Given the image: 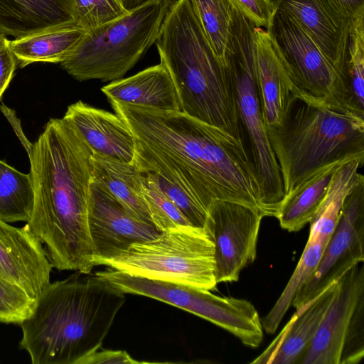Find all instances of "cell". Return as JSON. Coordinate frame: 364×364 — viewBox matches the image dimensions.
Instances as JSON below:
<instances>
[{
    "label": "cell",
    "instance_id": "7402d4cb",
    "mask_svg": "<svg viewBox=\"0 0 364 364\" xmlns=\"http://www.w3.org/2000/svg\"><path fill=\"white\" fill-rule=\"evenodd\" d=\"M92 164L93 181L104 186L132 215L154 225L143 196L142 173L133 162L93 153Z\"/></svg>",
    "mask_w": 364,
    "mask_h": 364
},
{
    "label": "cell",
    "instance_id": "74e56055",
    "mask_svg": "<svg viewBox=\"0 0 364 364\" xmlns=\"http://www.w3.org/2000/svg\"><path fill=\"white\" fill-rule=\"evenodd\" d=\"M350 20L364 12V0H331Z\"/></svg>",
    "mask_w": 364,
    "mask_h": 364
},
{
    "label": "cell",
    "instance_id": "9c48e42d",
    "mask_svg": "<svg viewBox=\"0 0 364 364\" xmlns=\"http://www.w3.org/2000/svg\"><path fill=\"white\" fill-rule=\"evenodd\" d=\"M124 294L150 297L195 314L257 348L263 339L262 321L248 301L213 294L209 290L132 276L108 267L95 273Z\"/></svg>",
    "mask_w": 364,
    "mask_h": 364
},
{
    "label": "cell",
    "instance_id": "d590c367",
    "mask_svg": "<svg viewBox=\"0 0 364 364\" xmlns=\"http://www.w3.org/2000/svg\"><path fill=\"white\" fill-rule=\"evenodd\" d=\"M85 357L80 364H100V363H140L134 360L124 350H100Z\"/></svg>",
    "mask_w": 364,
    "mask_h": 364
},
{
    "label": "cell",
    "instance_id": "484cf974",
    "mask_svg": "<svg viewBox=\"0 0 364 364\" xmlns=\"http://www.w3.org/2000/svg\"><path fill=\"white\" fill-rule=\"evenodd\" d=\"M364 160L352 159L339 165L335 170L327 193L311 220L310 235L328 241L338 221L346 198L363 176L358 168Z\"/></svg>",
    "mask_w": 364,
    "mask_h": 364
},
{
    "label": "cell",
    "instance_id": "4316f807",
    "mask_svg": "<svg viewBox=\"0 0 364 364\" xmlns=\"http://www.w3.org/2000/svg\"><path fill=\"white\" fill-rule=\"evenodd\" d=\"M327 240L315 235L309 239L300 259L284 291L270 311L262 320L263 330L274 333L293 301L315 271Z\"/></svg>",
    "mask_w": 364,
    "mask_h": 364
},
{
    "label": "cell",
    "instance_id": "3957f363",
    "mask_svg": "<svg viewBox=\"0 0 364 364\" xmlns=\"http://www.w3.org/2000/svg\"><path fill=\"white\" fill-rule=\"evenodd\" d=\"M124 293L95 274L76 271L48 284L19 324L33 364H80L101 348Z\"/></svg>",
    "mask_w": 364,
    "mask_h": 364
},
{
    "label": "cell",
    "instance_id": "ac0fdd59",
    "mask_svg": "<svg viewBox=\"0 0 364 364\" xmlns=\"http://www.w3.org/2000/svg\"><path fill=\"white\" fill-rule=\"evenodd\" d=\"M337 286L338 282L296 309L279 334L251 363L300 364L335 296Z\"/></svg>",
    "mask_w": 364,
    "mask_h": 364
},
{
    "label": "cell",
    "instance_id": "44dd1931",
    "mask_svg": "<svg viewBox=\"0 0 364 364\" xmlns=\"http://www.w3.org/2000/svg\"><path fill=\"white\" fill-rule=\"evenodd\" d=\"M73 24V0H0V34L6 37Z\"/></svg>",
    "mask_w": 364,
    "mask_h": 364
},
{
    "label": "cell",
    "instance_id": "1f68e13d",
    "mask_svg": "<svg viewBox=\"0 0 364 364\" xmlns=\"http://www.w3.org/2000/svg\"><path fill=\"white\" fill-rule=\"evenodd\" d=\"M34 300L0 278V323L20 324L31 312Z\"/></svg>",
    "mask_w": 364,
    "mask_h": 364
},
{
    "label": "cell",
    "instance_id": "f1b7e54d",
    "mask_svg": "<svg viewBox=\"0 0 364 364\" xmlns=\"http://www.w3.org/2000/svg\"><path fill=\"white\" fill-rule=\"evenodd\" d=\"M208 41L224 65L233 5L230 0H190Z\"/></svg>",
    "mask_w": 364,
    "mask_h": 364
},
{
    "label": "cell",
    "instance_id": "8fae6325",
    "mask_svg": "<svg viewBox=\"0 0 364 364\" xmlns=\"http://www.w3.org/2000/svg\"><path fill=\"white\" fill-rule=\"evenodd\" d=\"M292 85V92L328 107L338 75L310 36L288 15L275 9L267 29Z\"/></svg>",
    "mask_w": 364,
    "mask_h": 364
},
{
    "label": "cell",
    "instance_id": "7a4b0ae2",
    "mask_svg": "<svg viewBox=\"0 0 364 364\" xmlns=\"http://www.w3.org/2000/svg\"><path fill=\"white\" fill-rule=\"evenodd\" d=\"M93 152L68 119H49L28 154L33 191L31 233L46 246L53 268L91 272L89 230Z\"/></svg>",
    "mask_w": 364,
    "mask_h": 364
},
{
    "label": "cell",
    "instance_id": "4dcf8cb0",
    "mask_svg": "<svg viewBox=\"0 0 364 364\" xmlns=\"http://www.w3.org/2000/svg\"><path fill=\"white\" fill-rule=\"evenodd\" d=\"M77 25L91 31L129 12L121 0H73Z\"/></svg>",
    "mask_w": 364,
    "mask_h": 364
},
{
    "label": "cell",
    "instance_id": "f546056e",
    "mask_svg": "<svg viewBox=\"0 0 364 364\" xmlns=\"http://www.w3.org/2000/svg\"><path fill=\"white\" fill-rule=\"evenodd\" d=\"M141 181L144 200L152 223L158 230L161 232L178 225H191L150 174L142 173Z\"/></svg>",
    "mask_w": 364,
    "mask_h": 364
},
{
    "label": "cell",
    "instance_id": "30bf717a",
    "mask_svg": "<svg viewBox=\"0 0 364 364\" xmlns=\"http://www.w3.org/2000/svg\"><path fill=\"white\" fill-rule=\"evenodd\" d=\"M364 267L338 281L335 296L300 364H352L363 358Z\"/></svg>",
    "mask_w": 364,
    "mask_h": 364
},
{
    "label": "cell",
    "instance_id": "d6a6232c",
    "mask_svg": "<svg viewBox=\"0 0 364 364\" xmlns=\"http://www.w3.org/2000/svg\"><path fill=\"white\" fill-rule=\"evenodd\" d=\"M149 174L153 177L162 192L179 209L191 225L204 228L207 210L197 200L182 188L163 177L154 173Z\"/></svg>",
    "mask_w": 364,
    "mask_h": 364
},
{
    "label": "cell",
    "instance_id": "ba28073f",
    "mask_svg": "<svg viewBox=\"0 0 364 364\" xmlns=\"http://www.w3.org/2000/svg\"><path fill=\"white\" fill-rule=\"evenodd\" d=\"M93 264L209 291L218 284L213 242L204 228L191 225L163 230L153 239L130 245L114 257L94 259Z\"/></svg>",
    "mask_w": 364,
    "mask_h": 364
},
{
    "label": "cell",
    "instance_id": "d4e9b609",
    "mask_svg": "<svg viewBox=\"0 0 364 364\" xmlns=\"http://www.w3.org/2000/svg\"><path fill=\"white\" fill-rule=\"evenodd\" d=\"M341 164H333L321 169L284 196L276 216L283 229L296 232L310 223Z\"/></svg>",
    "mask_w": 364,
    "mask_h": 364
},
{
    "label": "cell",
    "instance_id": "9a60e30c",
    "mask_svg": "<svg viewBox=\"0 0 364 364\" xmlns=\"http://www.w3.org/2000/svg\"><path fill=\"white\" fill-rule=\"evenodd\" d=\"M52 266L45 248L25 225L0 218V278L35 300L50 283Z\"/></svg>",
    "mask_w": 364,
    "mask_h": 364
},
{
    "label": "cell",
    "instance_id": "83f0119b",
    "mask_svg": "<svg viewBox=\"0 0 364 364\" xmlns=\"http://www.w3.org/2000/svg\"><path fill=\"white\" fill-rule=\"evenodd\" d=\"M33 203L29 173H22L0 160V218L7 223L26 222Z\"/></svg>",
    "mask_w": 364,
    "mask_h": 364
},
{
    "label": "cell",
    "instance_id": "4fadbf2b",
    "mask_svg": "<svg viewBox=\"0 0 364 364\" xmlns=\"http://www.w3.org/2000/svg\"><path fill=\"white\" fill-rule=\"evenodd\" d=\"M263 218L247 205L227 200H215L208 207L204 228L214 245L218 284L237 281L255 261Z\"/></svg>",
    "mask_w": 364,
    "mask_h": 364
},
{
    "label": "cell",
    "instance_id": "e575fe53",
    "mask_svg": "<svg viewBox=\"0 0 364 364\" xmlns=\"http://www.w3.org/2000/svg\"><path fill=\"white\" fill-rule=\"evenodd\" d=\"M17 61L11 48L8 37L0 34V100L10 84Z\"/></svg>",
    "mask_w": 364,
    "mask_h": 364
},
{
    "label": "cell",
    "instance_id": "5bb4252c",
    "mask_svg": "<svg viewBox=\"0 0 364 364\" xmlns=\"http://www.w3.org/2000/svg\"><path fill=\"white\" fill-rule=\"evenodd\" d=\"M93 258L117 255L138 242L156 237L161 232L152 224L132 215L101 184H90L88 214Z\"/></svg>",
    "mask_w": 364,
    "mask_h": 364
},
{
    "label": "cell",
    "instance_id": "ffe728a7",
    "mask_svg": "<svg viewBox=\"0 0 364 364\" xmlns=\"http://www.w3.org/2000/svg\"><path fill=\"white\" fill-rule=\"evenodd\" d=\"M257 92L266 126L277 124L292 93V85L267 31L253 30Z\"/></svg>",
    "mask_w": 364,
    "mask_h": 364
},
{
    "label": "cell",
    "instance_id": "277c9868",
    "mask_svg": "<svg viewBox=\"0 0 364 364\" xmlns=\"http://www.w3.org/2000/svg\"><path fill=\"white\" fill-rule=\"evenodd\" d=\"M155 44L176 86L181 112L218 129L245 149L231 80L190 0L174 1Z\"/></svg>",
    "mask_w": 364,
    "mask_h": 364
},
{
    "label": "cell",
    "instance_id": "603a6c76",
    "mask_svg": "<svg viewBox=\"0 0 364 364\" xmlns=\"http://www.w3.org/2000/svg\"><path fill=\"white\" fill-rule=\"evenodd\" d=\"M87 31L77 24L50 28L10 40L20 68L33 63H61L77 48Z\"/></svg>",
    "mask_w": 364,
    "mask_h": 364
},
{
    "label": "cell",
    "instance_id": "f35d334b",
    "mask_svg": "<svg viewBox=\"0 0 364 364\" xmlns=\"http://www.w3.org/2000/svg\"><path fill=\"white\" fill-rule=\"evenodd\" d=\"M124 8L127 11H130L139 6H141L151 0H121Z\"/></svg>",
    "mask_w": 364,
    "mask_h": 364
},
{
    "label": "cell",
    "instance_id": "6da1fadb",
    "mask_svg": "<svg viewBox=\"0 0 364 364\" xmlns=\"http://www.w3.org/2000/svg\"><path fill=\"white\" fill-rule=\"evenodd\" d=\"M134 139L133 163L182 188L206 210L215 200L263 215L259 190L245 150L230 137L181 111L110 102Z\"/></svg>",
    "mask_w": 364,
    "mask_h": 364
},
{
    "label": "cell",
    "instance_id": "52a82bcc",
    "mask_svg": "<svg viewBox=\"0 0 364 364\" xmlns=\"http://www.w3.org/2000/svg\"><path fill=\"white\" fill-rule=\"evenodd\" d=\"M175 0H151L87 34L60 63L78 81H114L131 70L159 36Z\"/></svg>",
    "mask_w": 364,
    "mask_h": 364
},
{
    "label": "cell",
    "instance_id": "cb8c5ba5",
    "mask_svg": "<svg viewBox=\"0 0 364 364\" xmlns=\"http://www.w3.org/2000/svg\"><path fill=\"white\" fill-rule=\"evenodd\" d=\"M328 107L364 119V12L350 20L344 74Z\"/></svg>",
    "mask_w": 364,
    "mask_h": 364
},
{
    "label": "cell",
    "instance_id": "8d00e7d4",
    "mask_svg": "<svg viewBox=\"0 0 364 364\" xmlns=\"http://www.w3.org/2000/svg\"><path fill=\"white\" fill-rule=\"evenodd\" d=\"M0 109L2 113L4 114V116L9 122L19 141H21V144L23 146L24 149L27 151V154H28L31 150L33 144L30 142L25 136L21 127V121L17 117L16 112L14 109L6 107L4 105H2L0 107Z\"/></svg>",
    "mask_w": 364,
    "mask_h": 364
},
{
    "label": "cell",
    "instance_id": "d6986e66",
    "mask_svg": "<svg viewBox=\"0 0 364 364\" xmlns=\"http://www.w3.org/2000/svg\"><path fill=\"white\" fill-rule=\"evenodd\" d=\"M101 91L109 102L181 111L173 79L161 62L127 78L112 81L103 86Z\"/></svg>",
    "mask_w": 364,
    "mask_h": 364
},
{
    "label": "cell",
    "instance_id": "5b68a950",
    "mask_svg": "<svg viewBox=\"0 0 364 364\" xmlns=\"http://www.w3.org/2000/svg\"><path fill=\"white\" fill-rule=\"evenodd\" d=\"M267 132L285 195L328 166L364 160V119L293 92Z\"/></svg>",
    "mask_w": 364,
    "mask_h": 364
},
{
    "label": "cell",
    "instance_id": "2e32d148",
    "mask_svg": "<svg viewBox=\"0 0 364 364\" xmlns=\"http://www.w3.org/2000/svg\"><path fill=\"white\" fill-rule=\"evenodd\" d=\"M314 41L335 68L339 81L345 71L350 20L331 0H272Z\"/></svg>",
    "mask_w": 364,
    "mask_h": 364
},
{
    "label": "cell",
    "instance_id": "7c38bea8",
    "mask_svg": "<svg viewBox=\"0 0 364 364\" xmlns=\"http://www.w3.org/2000/svg\"><path fill=\"white\" fill-rule=\"evenodd\" d=\"M364 261V177L347 196L336 225L323 248L319 262L294 298L296 309L338 282Z\"/></svg>",
    "mask_w": 364,
    "mask_h": 364
},
{
    "label": "cell",
    "instance_id": "836d02e7",
    "mask_svg": "<svg viewBox=\"0 0 364 364\" xmlns=\"http://www.w3.org/2000/svg\"><path fill=\"white\" fill-rule=\"evenodd\" d=\"M230 1L256 26L267 28L275 11L272 0H230Z\"/></svg>",
    "mask_w": 364,
    "mask_h": 364
},
{
    "label": "cell",
    "instance_id": "8992f818",
    "mask_svg": "<svg viewBox=\"0 0 364 364\" xmlns=\"http://www.w3.org/2000/svg\"><path fill=\"white\" fill-rule=\"evenodd\" d=\"M255 26L233 5L224 65L233 86L242 143L257 181L264 217L276 218L285 192L257 92L253 39Z\"/></svg>",
    "mask_w": 364,
    "mask_h": 364
},
{
    "label": "cell",
    "instance_id": "e0dca14e",
    "mask_svg": "<svg viewBox=\"0 0 364 364\" xmlns=\"http://www.w3.org/2000/svg\"><path fill=\"white\" fill-rule=\"evenodd\" d=\"M78 130L92 151L124 162H132L134 139L126 122L115 112L79 100L63 116Z\"/></svg>",
    "mask_w": 364,
    "mask_h": 364
}]
</instances>
